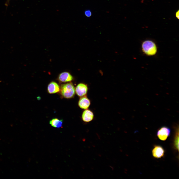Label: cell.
Returning <instances> with one entry per match:
<instances>
[{"label":"cell","mask_w":179,"mask_h":179,"mask_svg":"<svg viewBox=\"0 0 179 179\" xmlns=\"http://www.w3.org/2000/svg\"><path fill=\"white\" fill-rule=\"evenodd\" d=\"M142 48L143 52L148 55L155 54L157 51V47L155 44L150 40H146L142 43Z\"/></svg>","instance_id":"obj_2"},{"label":"cell","mask_w":179,"mask_h":179,"mask_svg":"<svg viewBox=\"0 0 179 179\" xmlns=\"http://www.w3.org/2000/svg\"><path fill=\"white\" fill-rule=\"evenodd\" d=\"M60 90L59 86L55 82H51L48 85L47 90L48 92L49 93H55L59 92Z\"/></svg>","instance_id":"obj_9"},{"label":"cell","mask_w":179,"mask_h":179,"mask_svg":"<svg viewBox=\"0 0 179 179\" xmlns=\"http://www.w3.org/2000/svg\"><path fill=\"white\" fill-rule=\"evenodd\" d=\"M170 129L168 127L163 126L160 128L157 132V135L159 138L162 141L166 140L170 135Z\"/></svg>","instance_id":"obj_3"},{"label":"cell","mask_w":179,"mask_h":179,"mask_svg":"<svg viewBox=\"0 0 179 179\" xmlns=\"http://www.w3.org/2000/svg\"><path fill=\"white\" fill-rule=\"evenodd\" d=\"M63 122V120L55 118L50 120L49 124L52 126L54 127L59 128L62 127Z\"/></svg>","instance_id":"obj_10"},{"label":"cell","mask_w":179,"mask_h":179,"mask_svg":"<svg viewBox=\"0 0 179 179\" xmlns=\"http://www.w3.org/2000/svg\"><path fill=\"white\" fill-rule=\"evenodd\" d=\"M90 104V99L86 95L81 97L80 98L78 102L79 107L82 109L84 110L88 109Z\"/></svg>","instance_id":"obj_7"},{"label":"cell","mask_w":179,"mask_h":179,"mask_svg":"<svg viewBox=\"0 0 179 179\" xmlns=\"http://www.w3.org/2000/svg\"><path fill=\"white\" fill-rule=\"evenodd\" d=\"M87 84L82 83L78 84L76 87L75 92L79 96L81 97L86 95L88 91Z\"/></svg>","instance_id":"obj_4"},{"label":"cell","mask_w":179,"mask_h":179,"mask_svg":"<svg viewBox=\"0 0 179 179\" xmlns=\"http://www.w3.org/2000/svg\"><path fill=\"white\" fill-rule=\"evenodd\" d=\"M174 141V145L175 148L179 150V130L177 132Z\"/></svg>","instance_id":"obj_11"},{"label":"cell","mask_w":179,"mask_h":179,"mask_svg":"<svg viewBox=\"0 0 179 179\" xmlns=\"http://www.w3.org/2000/svg\"><path fill=\"white\" fill-rule=\"evenodd\" d=\"M60 90L62 95L66 98H72L75 94V89L72 83H69L61 85Z\"/></svg>","instance_id":"obj_1"},{"label":"cell","mask_w":179,"mask_h":179,"mask_svg":"<svg viewBox=\"0 0 179 179\" xmlns=\"http://www.w3.org/2000/svg\"><path fill=\"white\" fill-rule=\"evenodd\" d=\"M73 79V76L69 73L66 72L60 74L58 78V81L61 82L65 83L70 82Z\"/></svg>","instance_id":"obj_8"},{"label":"cell","mask_w":179,"mask_h":179,"mask_svg":"<svg viewBox=\"0 0 179 179\" xmlns=\"http://www.w3.org/2000/svg\"><path fill=\"white\" fill-rule=\"evenodd\" d=\"M165 153V150L161 146L156 145L154 146L152 150V153L154 157L159 158L163 157Z\"/></svg>","instance_id":"obj_5"},{"label":"cell","mask_w":179,"mask_h":179,"mask_svg":"<svg viewBox=\"0 0 179 179\" xmlns=\"http://www.w3.org/2000/svg\"><path fill=\"white\" fill-rule=\"evenodd\" d=\"M85 15L88 17H90L91 15V12L89 10H86L85 12Z\"/></svg>","instance_id":"obj_12"},{"label":"cell","mask_w":179,"mask_h":179,"mask_svg":"<svg viewBox=\"0 0 179 179\" xmlns=\"http://www.w3.org/2000/svg\"><path fill=\"white\" fill-rule=\"evenodd\" d=\"M179 11L178 10L177 12H176V16L177 18L178 19H179Z\"/></svg>","instance_id":"obj_13"},{"label":"cell","mask_w":179,"mask_h":179,"mask_svg":"<svg viewBox=\"0 0 179 179\" xmlns=\"http://www.w3.org/2000/svg\"><path fill=\"white\" fill-rule=\"evenodd\" d=\"M94 118L93 112L88 109L85 110L83 112L82 118V120L86 123H88L92 121Z\"/></svg>","instance_id":"obj_6"}]
</instances>
